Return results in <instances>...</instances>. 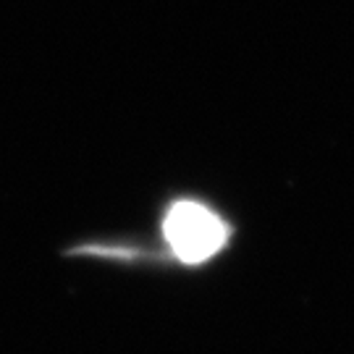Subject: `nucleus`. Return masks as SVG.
Instances as JSON below:
<instances>
[{
    "instance_id": "nucleus-1",
    "label": "nucleus",
    "mask_w": 354,
    "mask_h": 354,
    "mask_svg": "<svg viewBox=\"0 0 354 354\" xmlns=\"http://www.w3.org/2000/svg\"><path fill=\"white\" fill-rule=\"evenodd\" d=\"M163 236L181 263H205L226 247L228 226L223 218L197 200H176L165 210Z\"/></svg>"
}]
</instances>
